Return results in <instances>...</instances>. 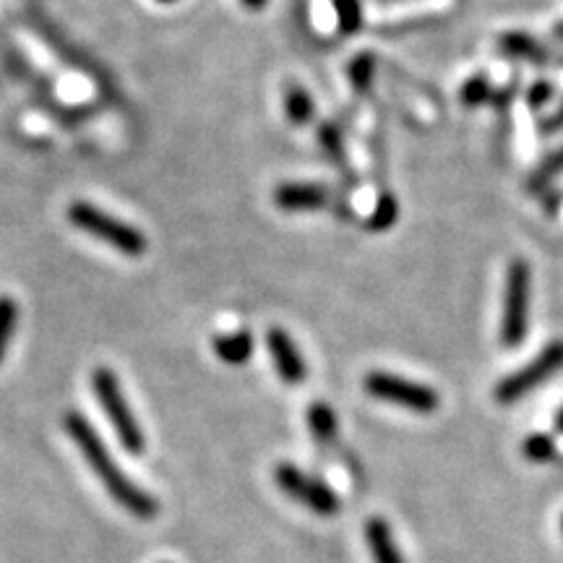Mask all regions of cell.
I'll list each match as a JSON object with an SVG mask.
<instances>
[{
	"mask_svg": "<svg viewBox=\"0 0 563 563\" xmlns=\"http://www.w3.org/2000/svg\"><path fill=\"white\" fill-rule=\"evenodd\" d=\"M553 97V84L551 81H534L532 89L527 91V104H530L532 110H540L545 108L548 102H551Z\"/></svg>",
	"mask_w": 563,
	"mask_h": 563,
	"instance_id": "603a6c76",
	"label": "cell"
},
{
	"mask_svg": "<svg viewBox=\"0 0 563 563\" xmlns=\"http://www.w3.org/2000/svg\"><path fill=\"white\" fill-rule=\"evenodd\" d=\"M63 428H66L68 439L76 443L84 462L89 464L91 473L97 475V481L104 485V490L110 493V498L115 501L121 509L133 514L136 519H154L159 514V501L146 493L144 488H139L136 483L131 481L129 475L118 467L115 460H112L110 449L104 446V441L100 439V433L95 431V426L84 418L81 412H66L63 418Z\"/></svg>",
	"mask_w": 563,
	"mask_h": 563,
	"instance_id": "6da1fadb",
	"label": "cell"
},
{
	"mask_svg": "<svg viewBox=\"0 0 563 563\" xmlns=\"http://www.w3.org/2000/svg\"><path fill=\"white\" fill-rule=\"evenodd\" d=\"M530 300H532V272L525 258L509 264L504 282V313H501V344L519 347L530 332Z\"/></svg>",
	"mask_w": 563,
	"mask_h": 563,
	"instance_id": "277c9868",
	"label": "cell"
},
{
	"mask_svg": "<svg viewBox=\"0 0 563 563\" xmlns=\"http://www.w3.org/2000/svg\"><path fill=\"white\" fill-rule=\"evenodd\" d=\"M561 368H563V340H553L551 344H545V347L525 365V368L514 371L506 378H501V382L496 384L493 397H496L498 405L519 402V399H525L527 394L538 389V386L551 382Z\"/></svg>",
	"mask_w": 563,
	"mask_h": 563,
	"instance_id": "5b68a950",
	"label": "cell"
},
{
	"mask_svg": "<svg viewBox=\"0 0 563 563\" xmlns=\"http://www.w3.org/2000/svg\"><path fill=\"white\" fill-rule=\"evenodd\" d=\"M363 386L373 399H378V402L405 407V410L420 415H431L439 410L441 405L439 394H435L431 386L410 382V378L402 376H394V373L386 371H371L368 376H365Z\"/></svg>",
	"mask_w": 563,
	"mask_h": 563,
	"instance_id": "8992f818",
	"label": "cell"
},
{
	"mask_svg": "<svg viewBox=\"0 0 563 563\" xmlns=\"http://www.w3.org/2000/svg\"><path fill=\"white\" fill-rule=\"evenodd\" d=\"M559 175H563V146H559V150L551 152L543 162H540V167L530 178V188L532 191H538V188L548 186V183L559 178Z\"/></svg>",
	"mask_w": 563,
	"mask_h": 563,
	"instance_id": "44dd1931",
	"label": "cell"
},
{
	"mask_svg": "<svg viewBox=\"0 0 563 563\" xmlns=\"http://www.w3.org/2000/svg\"><path fill=\"white\" fill-rule=\"evenodd\" d=\"M336 21H340L342 34H357L363 30V9L361 0H332Z\"/></svg>",
	"mask_w": 563,
	"mask_h": 563,
	"instance_id": "d6986e66",
	"label": "cell"
},
{
	"mask_svg": "<svg viewBox=\"0 0 563 563\" xmlns=\"http://www.w3.org/2000/svg\"><path fill=\"white\" fill-rule=\"evenodd\" d=\"M365 543H368L373 563H405L402 553H399L397 543H394L389 525L382 517L368 519V525H365Z\"/></svg>",
	"mask_w": 563,
	"mask_h": 563,
	"instance_id": "30bf717a",
	"label": "cell"
},
{
	"mask_svg": "<svg viewBox=\"0 0 563 563\" xmlns=\"http://www.w3.org/2000/svg\"><path fill=\"white\" fill-rule=\"evenodd\" d=\"M347 76H350L352 89L365 95V91L371 89L373 76H376V58H373L371 53L352 55L350 63H347Z\"/></svg>",
	"mask_w": 563,
	"mask_h": 563,
	"instance_id": "2e32d148",
	"label": "cell"
},
{
	"mask_svg": "<svg viewBox=\"0 0 563 563\" xmlns=\"http://www.w3.org/2000/svg\"><path fill=\"white\" fill-rule=\"evenodd\" d=\"M555 34H559V37H563V24L559 26V30H555Z\"/></svg>",
	"mask_w": 563,
	"mask_h": 563,
	"instance_id": "83f0119b",
	"label": "cell"
},
{
	"mask_svg": "<svg viewBox=\"0 0 563 563\" xmlns=\"http://www.w3.org/2000/svg\"><path fill=\"white\" fill-rule=\"evenodd\" d=\"M319 136H321V144H323V150H327L329 157H334L336 162H342L344 159V146H342L340 129H334L332 123H327L321 129Z\"/></svg>",
	"mask_w": 563,
	"mask_h": 563,
	"instance_id": "7402d4cb",
	"label": "cell"
},
{
	"mask_svg": "<svg viewBox=\"0 0 563 563\" xmlns=\"http://www.w3.org/2000/svg\"><path fill=\"white\" fill-rule=\"evenodd\" d=\"M68 222L74 224V228H79L81 232H87V235L97 238V241L112 245V249L129 258H141L146 253V249H150V241H146L144 232L133 228L129 222L118 220V217L108 214V211L97 209L95 203H87V201L70 203Z\"/></svg>",
	"mask_w": 563,
	"mask_h": 563,
	"instance_id": "7a4b0ae2",
	"label": "cell"
},
{
	"mask_svg": "<svg viewBox=\"0 0 563 563\" xmlns=\"http://www.w3.org/2000/svg\"><path fill=\"white\" fill-rule=\"evenodd\" d=\"M274 203L282 211H319L329 203V191L321 183H282L274 191Z\"/></svg>",
	"mask_w": 563,
	"mask_h": 563,
	"instance_id": "9c48e42d",
	"label": "cell"
},
{
	"mask_svg": "<svg viewBox=\"0 0 563 563\" xmlns=\"http://www.w3.org/2000/svg\"><path fill=\"white\" fill-rule=\"evenodd\" d=\"M241 3H243L249 11H264L269 0H241Z\"/></svg>",
	"mask_w": 563,
	"mask_h": 563,
	"instance_id": "d4e9b609",
	"label": "cell"
},
{
	"mask_svg": "<svg viewBox=\"0 0 563 563\" xmlns=\"http://www.w3.org/2000/svg\"><path fill=\"white\" fill-rule=\"evenodd\" d=\"M274 481H277L279 490L285 496H290L295 504L306 506L308 511L319 514V517H334L340 511V496L323 485L319 477H311L302 473L300 467H295L290 462H282L274 470Z\"/></svg>",
	"mask_w": 563,
	"mask_h": 563,
	"instance_id": "52a82bcc",
	"label": "cell"
},
{
	"mask_svg": "<svg viewBox=\"0 0 563 563\" xmlns=\"http://www.w3.org/2000/svg\"><path fill=\"white\" fill-rule=\"evenodd\" d=\"M490 97H493L490 81H488V76H485V74L470 76V79L464 81L462 89H460V100L464 102V108H481V104L488 102Z\"/></svg>",
	"mask_w": 563,
	"mask_h": 563,
	"instance_id": "ac0fdd59",
	"label": "cell"
},
{
	"mask_svg": "<svg viewBox=\"0 0 563 563\" xmlns=\"http://www.w3.org/2000/svg\"><path fill=\"white\" fill-rule=\"evenodd\" d=\"M561 125H563V104H561L559 110H555V115L548 118V121H545V131H548V133H551V131H559Z\"/></svg>",
	"mask_w": 563,
	"mask_h": 563,
	"instance_id": "cb8c5ba5",
	"label": "cell"
},
{
	"mask_svg": "<svg viewBox=\"0 0 563 563\" xmlns=\"http://www.w3.org/2000/svg\"><path fill=\"white\" fill-rule=\"evenodd\" d=\"M555 431L563 433V407L559 412H555Z\"/></svg>",
	"mask_w": 563,
	"mask_h": 563,
	"instance_id": "484cf974",
	"label": "cell"
},
{
	"mask_svg": "<svg viewBox=\"0 0 563 563\" xmlns=\"http://www.w3.org/2000/svg\"><path fill=\"white\" fill-rule=\"evenodd\" d=\"M285 115L287 121L295 125H306L313 121L316 115L313 97L308 95V89H302L300 84H290V87L285 89Z\"/></svg>",
	"mask_w": 563,
	"mask_h": 563,
	"instance_id": "4fadbf2b",
	"label": "cell"
},
{
	"mask_svg": "<svg viewBox=\"0 0 563 563\" xmlns=\"http://www.w3.org/2000/svg\"><path fill=\"white\" fill-rule=\"evenodd\" d=\"M19 323V306L11 295H0V363L5 361V352L13 340Z\"/></svg>",
	"mask_w": 563,
	"mask_h": 563,
	"instance_id": "e0dca14e",
	"label": "cell"
},
{
	"mask_svg": "<svg viewBox=\"0 0 563 563\" xmlns=\"http://www.w3.org/2000/svg\"><path fill=\"white\" fill-rule=\"evenodd\" d=\"M266 350H269L274 368H277L279 378L287 386H300L308 378V368L306 361H302L298 344L290 334L285 332L282 327H272L266 332Z\"/></svg>",
	"mask_w": 563,
	"mask_h": 563,
	"instance_id": "ba28073f",
	"label": "cell"
},
{
	"mask_svg": "<svg viewBox=\"0 0 563 563\" xmlns=\"http://www.w3.org/2000/svg\"><path fill=\"white\" fill-rule=\"evenodd\" d=\"M522 454L534 464H545L555 456V441L548 433H532L522 443Z\"/></svg>",
	"mask_w": 563,
	"mask_h": 563,
	"instance_id": "ffe728a7",
	"label": "cell"
},
{
	"mask_svg": "<svg viewBox=\"0 0 563 563\" xmlns=\"http://www.w3.org/2000/svg\"><path fill=\"white\" fill-rule=\"evenodd\" d=\"M157 3H178V0H157Z\"/></svg>",
	"mask_w": 563,
	"mask_h": 563,
	"instance_id": "4316f807",
	"label": "cell"
},
{
	"mask_svg": "<svg viewBox=\"0 0 563 563\" xmlns=\"http://www.w3.org/2000/svg\"><path fill=\"white\" fill-rule=\"evenodd\" d=\"M211 347H214V355L220 357L224 365H245L253 357V334L245 332H224V334H217L214 340H211Z\"/></svg>",
	"mask_w": 563,
	"mask_h": 563,
	"instance_id": "8fae6325",
	"label": "cell"
},
{
	"mask_svg": "<svg viewBox=\"0 0 563 563\" xmlns=\"http://www.w3.org/2000/svg\"><path fill=\"white\" fill-rule=\"evenodd\" d=\"M306 420H308V428H311L313 439L319 443H332L336 439L340 422H336V412L327 402L308 405Z\"/></svg>",
	"mask_w": 563,
	"mask_h": 563,
	"instance_id": "7c38bea8",
	"label": "cell"
},
{
	"mask_svg": "<svg viewBox=\"0 0 563 563\" xmlns=\"http://www.w3.org/2000/svg\"><path fill=\"white\" fill-rule=\"evenodd\" d=\"M91 389H95L97 402H100L102 412L108 415L112 431H115L118 441L129 454H141L146 449V439L144 431H141L136 415H133L129 399L118 384V376L110 368H95L91 373Z\"/></svg>",
	"mask_w": 563,
	"mask_h": 563,
	"instance_id": "3957f363",
	"label": "cell"
},
{
	"mask_svg": "<svg viewBox=\"0 0 563 563\" xmlns=\"http://www.w3.org/2000/svg\"><path fill=\"white\" fill-rule=\"evenodd\" d=\"M397 222H399V201L394 199L391 194H382L365 224H368L371 232H386V230H391Z\"/></svg>",
	"mask_w": 563,
	"mask_h": 563,
	"instance_id": "9a60e30c",
	"label": "cell"
},
{
	"mask_svg": "<svg viewBox=\"0 0 563 563\" xmlns=\"http://www.w3.org/2000/svg\"><path fill=\"white\" fill-rule=\"evenodd\" d=\"M498 51L509 55V58H525V60H545V51L540 47V42H534L530 34L522 32H509L498 40Z\"/></svg>",
	"mask_w": 563,
	"mask_h": 563,
	"instance_id": "5bb4252c",
	"label": "cell"
}]
</instances>
